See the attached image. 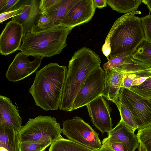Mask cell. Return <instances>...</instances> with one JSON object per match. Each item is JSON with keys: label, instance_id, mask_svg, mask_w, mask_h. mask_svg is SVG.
<instances>
[{"label": "cell", "instance_id": "6da1fadb", "mask_svg": "<svg viewBox=\"0 0 151 151\" xmlns=\"http://www.w3.org/2000/svg\"><path fill=\"white\" fill-rule=\"evenodd\" d=\"M137 11L126 14L114 22L102 46V52L110 54L109 59L124 54H132L145 39L141 18Z\"/></svg>", "mask_w": 151, "mask_h": 151}, {"label": "cell", "instance_id": "7a4b0ae2", "mask_svg": "<svg viewBox=\"0 0 151 151\" xmlns=\"http://www.w3.org/2000/svg\"><path fill=\"white\" fill-rule=\"evenodd\" d=\"M67 71L66 66L57 63H50L35 71L29 92L36 106L46 111L58 109Z\"/></svg>", "mask_w": 151, "mask_h": 151}, {"label": "cell", "instance_id": "3957f363", "mask_svg": "<svg viewBox=\"0 0 151 151\" xmlns=\"http://www.w3.org/2000/svg\"><path fill=\"white\" fill-rule=\"evenodd\" d=\"M99 55L87 47L76 52L69 61L60 110L72 111L74 102L89 74L100 66Z\"/></svg>", "mask_w": 151, "mask_h": 151}, {"label": "cell", "instance_id": "277c9868", "mask_svg": "<svg viewBox=\"0 0 151 151\" xmlns=\"http://www.w3.org/2000/svg\"><path fill=\"white\" fill-rule=\"evenodd\" d=\"M73 29L62 24L43 29L35 25L23 37L19 50L29 56L51 57L66 46L68 35Z\"/></svg>", "mask_w": 151, "mask_h": 151}, {"label": "cell", "instance_id": "5b68a950", "mask_svg": "<svg viewBox=\"0 0 151 151\" xmlns=\"http://www.w3.org/2000/svg\"><path fill=\"white\" fill-rule=\"evenodd\" d=\"M62 129L56 119L50 116L39 115L29 118L19 132L20 142L54 141L62 137Z\"/></svg>", "mask_w": 151, "mask_h": 151}, {"label": "cell", "instance_id": "8992f818", "mask_svg": "<svg viewBox=\"0 0 151 151\" xmlns=\"http://www.w3.org/2000/svg\"><path fill=\"white\" fill-rule=\"evenodd\" d=\"M62 125V133L68 139L93 150L101 148L99 134L81 118L76 116L63 121Z\"/></svg>", "mask_w": 151, "mask_h": 151}, {"label": "cell", "instance_id": "52a82bcc", "mask_svg": "<svg viewBox=\"0 0 151 151\" xmlns=\"http://www.w3.org/2000/svg\"><path fill=\"white\" fill-rule=\"evenodd\" d=\"M119 98L131 111L137 129L151 126V100L140 96L129 89L121 88Z\"/></svg>", "mask_w": 151, "mask_h": 151}, {"label": "cell", "instance_id": "ba28073f", "mask_svg": "<svg viewBox=\"0 0 151 151\" xmlns=\"http://www.w3.org/2000/svg\"><path fill=\"white\" fill-rule=\"evenodd\" d=\"M106 74L100 66L89 74L75 100L72 111L86 106L99 96H102Z\"/></svg>", "mask_w": 151, "mask_h": 151}, {"label": "cell", "instance_id": "9c48e42d", "mask_svg": "<svg viewBox=\"0 0 151 151\" xmlns=\"http://www.w3.org/2000/svg\"><path fill=\"white\" fill-rule=\"evenodd\" d=\"M28 56L21 52L16 55L6 73L9 81H18L35 72L40 66L43 58L37 57L31 61L28 59Z\"/></svg>", "mask_w": 151, "mask_h": 151}, {"label": "cell", "instance_id": "30bf717a", "mask_svg": "<svg viewBox=\"0 0 151 151\" xmlns=\"http://www.w3.org/2000/svg\"><path fill=\"white\" fill-rule=\"evenodd\" d=\"M92 123L103 134L112 128L111 109L107 101L101 96L86 106Z\"/></svg>", "mask_w": 151, "mask_h": 151}, {"label": "cell", "instance_id": "8fae6325", "mask_svg": "<svg viewBox=\"0 0 151 151\" xmlns=\"http://www.w3.org/2000/svg\"><path fill=\"white\" fill-rule=\"evenodd\" d=\"M23 36L21 24L12 20L6 24L0 36V52L7 55L19 50Z\"/></svg>", "mask_w": 151, "mask_h": 151}, {"label": "cell", "instance_id": "7c38bea8", "mask_svg": "<svg viewBox=\"0 0 151 151\" xmlns=\"http://www.w3.org/2000/svg\"><path fill=\"white\" fill-rule=\"evenodd\" d=\"M96 7L93 0H78L70 9L61 24L73 28L89 22Z\"/></svg>", "mask_w": 151, "mask_h": 151}, {"label": "cell", "instance_id": "4fadbf2b", "mask_svg": "<svg viewBox=\"0 0 151 151\" xmlns=\"http://www.w3.org/2000/svg\"><path fill=\"white\" fill-rule=\"evenodd\" d=\"M134 132L120 121L108 133V136L102 141V144L120 142L124 144L127 151H135L139 144Z\"/></svg>", "mask_w": 151, "mask_h": 151}, {"label": "cell", "instance_id": "5bb4252c", "mask_svg": "<svg viewBox=\"0 0 151 151\" xmlns=\"http://www.w3.org/2000/svg\"><path fill=\"white\" fill-rule=\"evenodd\" d=\"M22 118L10 99L0 96V126L19 132L22 126Z\"/></svg>", "mask_w": 151, "mask_h": 151}, {"label": "cell", "instance_id": "9a60e30c", "mask_svg": "<svg viewBox=\"0 0 151 151\" xmlns=\"http://www.w3.org/2000/svg\"><path fill=\"white\" fill-rule=\"evenodd\" d=\"M126 74V71L121 67L113 69L106 74L102 96L116 105L119 98L121 84Z\"/></svg>", "mask_w": 151, "mask_h": 151}, {"label": "cell", "instance_id": "2e32d148", "mask_svg": "<svg viewBox=\"0 0 151 151\" xmlns=\"http://www.w3.org/2000/svg\"><path fill=\"white\" fill-rule=\"evenodd\" d=\"M40 0H29V6L21 14L12 18V21L22 25L24 37L36 24L40 15Z\"/></svg>", "mask_w": 151, "mask_h": 151}, {"label": "cell", "instance_id": "e0dca14e", "mask_svg": "<svg viewBox=\"0 0 151 151\" xmlns=\"http://www.w3.org/2000/svg\"><path fill=\"white\" fill-rule=\"evenodd\" d=\"M78 0H58L50 9L44 12L52 19L55 25L61 24L65 17Z\"/></svg>", "mask_w": 151, "mask_h": 151}, {"label": "cell", "instance_id": "ac0fdd59", "mask_svg": "<svg viewBox=\"0 0 151 151\" xmlns=\"http://www.w3.org/2000/svg\"><path fill=\"white\" fill-rule=\"evenodd\" d=\"M19 132L0 126V146L8 151H20Z\"/></svg>", "mask_w": 151, "mask_h": 151}, {"label": "cell", "instance_id": "d6986e66", "mask_svg": "<svg viewBox=\"0 0 151 151\" xmlns=\"http://www.w3.org/2000/svg\"><path fill=\"white\" fill-rule=\"evenodd\" d=\"M48 151H99L83 146L63 137L54 141Z\"/></svg>", "mask_w": 151, "mask_h": 151}, {"label": "cell", "instance_id": "ffe728a7", "mask_svg": "<svg viewBox=\"0 0 151 151\" xmlns=\"http://www.w3.org/2000/svg\"><path fill=\"white\" fill-rule=\"evenodd\" d=\"M141 0H106L107 4L119 13H128L137 11Z\"/></svg>", "mask_w": 151, "mask_h": 151}, {"label": "cell", "instance_id": "44dd1931", "mask_svg": "<svg viewBox=\"0 0 151 151\" xmlns=\"http://www.w3.org/2000/svg\"><path fill=\"white\" fill-rule=\"evenodd\" d=\"M131 57L151 69V42L144 40L133 52Z\"/></svg>", "mask_w": 151, "mask_h": 151}, {"label": "cell", "instance_id": "7402d4cb", "mask_svg": "<svg viewBox=\"0 0 151 151\" xmlns=\"http://www.w3.org/2000/svg\"><path fill=\"white\" fill-rule=\"evenodd\" d=\"M116 105L120 114V121L134 132L137 129V127L134 118L129 108L120 99L119 96Z\"/></svg>", "mask_w": 151, "mask_h": 151}, {"label": "cell", "instance_id": "603a6c76", "mask_svg": "<svg viewBox=\"0 0 151 151\" xmlns=\"http://www.w3.org/2000/svg\"><path fill=\"white\" fill-rule=\"evenodd\" d=\"M151 77V69L147 67L142 70L126 73L122 81L121 88L129 89L135 80L143 77Z\"/></svg>", "mask_w": 151, "mask_h": 151}, {"label": "cell", "instance_id": "cb8c5ba5", "mask_svg": "<svg viewBox=\"0 0 151 151\" xmlns=\"http://www.w3.org/2000/svg\"><path fill=\"white\" fill-rule=\"evenodd\" d=\"M52 143L49 141H29L20 143V151H43Z\"/></svg>", "mask_w": 151, "mask_h": 151}, {"label": "cell", "instance_id": "d4e9b609", "mask_svg": "<svg viewBox=\"0 0 151 151\" xmlns=\"http://www.w3.org/2000/svg\"><path fill=\"white\" fill-rule=\"evenodd\" d=\"M129 89L143 97L151 100V77L140 85L131 86Z\"/></svg>", "mask_w": 151, "mask_h": 151}, {"label": "cell", "instance_id": "484cf974", "mask_svg": "<svg viewBox=\"0 0 151 151\" xmlns=\"http://www.w3.org/2000/svg\"><path fill=\"white\" fill-rule=\"evenodd\" d=\"M137 136L139 141L143 144L147 151H151V126L138 129Z\"/></svg>", "mask_w": 151, "mask_h": 151}, {"label": "cell", "instance_id": "4316f807", "mask_svg": "<svg viewBox=\"0 0 151 151\" xmlns=\"http://www.w3.org/2000/svg\"><path fill=\"white\" fill-rule=\"evenodd\" d=\"M29 0L24 1L18 7L14 8L8 12L0 14V22L2 23L6 20L12 17L19 15L22 13L29 6Z\"/></svg>", "mask_w": 151, "mask_h": 151}, {"label": "cell", "instance_id": "83f0119b", "mask_svg": "<svg viewBox=\"0 0 151 151\" xmlns=\"http://www.w3.org/2000/svg\"><path fill=\"white\" fill-rule=\"evenodd\" d=\"M132 54H124L110 59L103 65L104 70L107 73L113 69L119 67L123 64L125 58Z\"/></svg>", "mask_w": 151, "mask_h": 151}, {"label": "cell", "instance_id": "f1b7e54d", "mask_svg": "<svg viewBox=\"0 0 151 151\" xmlns=\"http://www.w3.org/2000/svg\"><path fill=\"white\" fill-rule=\"evenodd\" d=\"M35 26L41 29L45 28L55 25L52 18L45 12L40 13Z\"/></svg>", "mask_w": 151, "mask_h": 151}, {"label": "cell", "instance_id": "f546056e", "mask_svg": "<svg viewBox=\"0 0 151 151\" xmlns=\"http://www.w3.org/2000/svg\"><path fill=\"white\" fill-rule=\"evenodd\" d=\"M143 25L145 39L151 42V14L141 17Z\"/></svg>", "mask_w": 151, "mask_h": 151}, {"label": "cell", "instance_id": "4dcf8cb0", "mask_svg": "<svg viewBox=\"0 0 151 151\" xmlns=\"http://www.w3.org/2000/svg\"><path fill=\"white\" fill-rule=\"evenodd\" d=\"M20 1V0H5L3 5L0 8V14L12 10Z\"/></svg>", "mask_w": 151, "mask_h": 151}, {"label": "cell", "instance_id": "1f68e13d", "mask_svg": "<svg viewBox=\"0 0 151 151\" xmlns=\"http://www.w3.org/2000/svg\"><path fill=\"white\" fill-rule=\"evenodd\" d=\"M58 0H41L39 4L40 13L47 11L53 6Z\"/></svg>", "mask_w": 151, "mask_h": 151}, {"label": "cell", "instance_id": "d6a6232c", "mask_svg": "<svg viewBox=\"0 0 151 151\" xmlns=\"http://www.w3.org/2000/svg\"><path fill=\"white\" fill-rule=\"evenodd\" d=\"M102 145H107L114 151H127L125 146L121 142H116L111 144Z\"/></svg>", "mask_w": 151, "mask_h": 151}, {"label": "cell", "instance_id": "836d02e7", "mask_svg": "<svg viewBox=\"0 0 151 151\" xmlns=\"http://www.w3.org/2000/svg\"><path fill=\"white\" fill-rule=\"evenodd\" d=\"M96 8L101 9L107 6L106 0H93Z\"/></svg>", "mask_w": 151, "mask_h": 151}, {"label": "cell", "instance_id": "e575fe53", "mask_svg": "<svg viewBox=\"0 0 151 151\" xmlns=\"http://www.w3.org/2000/svg\"><path fill=\"white\" fill-rule=\"evenodd\" d=\"M141 2L146 5L149 10V14L151 13V0H142Z\"/></svg>", "mask_w": 151, "mask_h": 151}, {"label": "cell", "instance_id": "d590c367", "mask_svg": "<svg viewBox=\"0 0 151 151\" xmlns=\"http://www.w3.org/2000/svg\"><path fill=\"white\" fill-rule=\"evenodd\" d=\"M99 151H114L110 147L107 145H102L101 148Z\"/></svg>", "mask_w": 151, "mask_h": 151}, {"label": "cell", "instance_id": "8d00e7d4", "mask_svg": "<svg viewBox=\"0 0 151 151\" xmlns=\"http://www.w3.org/2000/svg\"><path fill=\"white\" fill-rule=\"evenodd\" d=\"M139 142V151H147L143 144L141 142Z\"/></svg>", "mask_w": 151, "mask_h": 151}, {"label": "cell", "instance_id": "74e56055", "mask_svg": "<svg viewBox=\"0 0 151 151\" xmlns=\"http://www.w3.org/2000/svg\"><path fill=\"white\" fill-rule=\"evenodd\" d=\"M5 0H0V8L3 5Z\"/></svg>", "mask_w": 151, "mask_h": 151}, {"label": "cell", "instance_id": "f35d334b", "mask_svg": "<svg viewBox=\"0 0 151 151\" xmlns=\"http://www.w3.org/2000/svg\"><path fill=\"white\" fill-rule=\"evenodd\" d=\"M0 151H8L6 149L3 147H0Z\"/></svg>", "mask_w": 151, "mask_h": 151}, {"label": "cell", "instance_id": "ab89813d", "mask_svg": "<svg viewBox=\"0 0 151 151\" xmlns=\"http://www.w3.org/2000/svg\"></svg>", "mask_w": 151, "mask_h": 151}]
</instances>
